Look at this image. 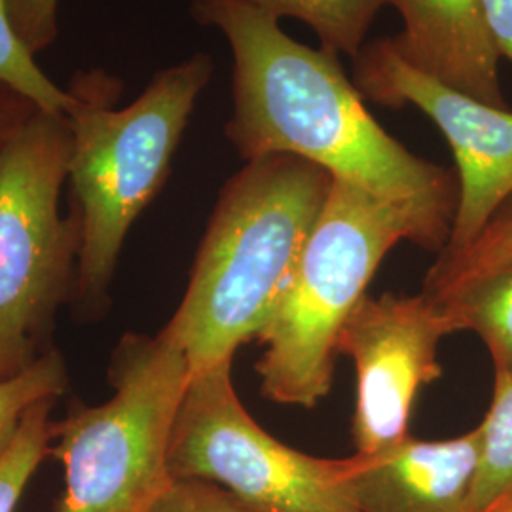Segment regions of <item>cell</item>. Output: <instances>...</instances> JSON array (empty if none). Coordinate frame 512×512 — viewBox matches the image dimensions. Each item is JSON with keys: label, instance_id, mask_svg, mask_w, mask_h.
I'll return each instance as SVG.
<instances>
[{"label": "cell", "instance_id": "6", "mask_svg": "<svg viewBox=\"0 0 512 512\" xmlns=\"http://www.w3.org/2000/svg\"><path fill=\"white\" fill-rule=\"evenodd\" d=\"M69 156V118L44 109L0 154V380L54 348L55 315L74 298L82 224L61 211Z\"/></svg>", "mask_w": 512, "mask_h": 512}, {"label": "cell", "instance_id": "19", "mask_svg": "<svg viewBox=\"0 0 512 512\" xmlns=\"http://www.w3.org/2000/svg\"><path fill=\"white\" fill-rule=\"evenodd\" d=\"M61 0H8V14L19 42L37 57L48 50L59 35Z\"/></svg>", "mask_w": 512, "mask_h": 512}, {"label": "cell", "instance_id": "14", "mask_svg": "<svg viewBox=\"0 0 512 512\" xmlns=\"http://www.w3.org/2000/svg\"><path fill=\"white\" fill-rule=\"evenodd\" d=\"M270 18L308 23L330 54L357 59L366 46L372 21L395 0H245Z\"/></svg>", "mask_w": 512, "mask_h": 512}, {"label": "cell", "instance_id": "7", "mask_svg": "<svg viewBox=\"0 0 512 512\" xmlns=\"http://www.w3.org/2000/svg\"><path fill=\"white\" fill-rule=\"evenodd\" d=\"M232 363L194 374L171 442L173 480L215 484L251 512H361L351 458H315L274 439L239 401Z\"/></svg>", "mask_w": 512, "mask_h": 512}, {"label": "cell", "instance_id": "9", "mask_svg": "<svg viewBox=\"0 0 512 512\" xmlns=\"http://www.w3.org/2000/svg\"><path fill=\"white\" fill-rule=\"evenodd\" d=\"M452 332L439 302L425 293L365 296L351 311L336 353L357 370L355 454H378L410 437L416 397L442 376L439 344Z\"/></svg>", "mask_w": 512, "mask_h": 512}, {"label": "cell", "instance_id": "3", "mask_svg": "<svg viewBox=\"0 0 512 512\" xmlns=\"http://www.w3.org/2000/svg\"><path fill=\"white\" fill-rule=\"evenodd\" d=\"M213 73V59L194 54L154 74L126 107H116L124 92L118 76L99 69L71 76L65 88L71 126L67 184L69 205L82 224L74 298L86 315L107 308L129 230L167 183Z\"/></svg>", "mask_w": 512, "mask_h": 512}, {"label": "cell", "instance_id": "23", "mask_svg": "<svg viewBox=\"0 0 512 512\" xmlns=\"http://www.w3.org/2000/svg\"><path fill=\"white\" fill-rule=\"evenodd\" d=\"M505 512H512V509H509V511H505Z\"/></svg>", "mask_w": 512, "mask_h": 512}, {"label": "cell", "instance_id": "2", "mask_svg": "<svg viewBox=\"0 0 512 512\" xmlns=\"http://www.w3.org/2000/svg\"><path fill=\"white\" fill-rule=\"evenodd\" d=\"M334 177L293 154L249 160L224 184L183 300L164 330L192 376L234 361L285 293Z\"/></svg>", "mask_w": 512, "mask_h": 512}, {"label": "cell", "instance_id": "20", "mask_svg": "<svg viewBox=\"0 0 512 512\" xmlns=\"http://www.w3.org/2000/svg\"><path fill=\"white\" fill-rule=\"evenodd\" d=\"M150 512H251L215 484L175 480Z\"/></svg>", "mask_w": 512, "mask_h": 512}, {"label": "cell", "instance_id": "18", "mask_svg": "<svg viewBox=\"0 0 512 512\" xmlns=\"http://www.w3.org/2000/svg\"><path fill=\"white\" fill-rule=\"evenodd\" d=\"M0 80L29 97L38 109L65 112L69 95L65 88L55 86L38 67L35 55L29 54L14 33L8 0H0Z\"/></svg>", "mask_w": 512, "mask_h": 512}, {"label": "cell", "instance_id": "15", "mask_svg": "<svg viewBox=\"0 0 512 512\" xmlns=\"http://www.w3.org/2000/svg\"><path fill=\"white\" fill-rule=\"evenodd\" d=\"M67 385V365L57 348L46 351L16 376L0 380V459L18 437L29 410L44 401H57Z\"/></svg>", "mask_w": 512, "mask_h": 512}, {"label": "cell", "instance_id": "11", "mask_svg": "<svg viewBox=\"0 0 512 512\" xmlns=\"http://www.w3.org/2000/svg\"><path fill=\"white\" fill-rule=\"evenodd\" d=\"M393 6L404 31L391 40L410 65L486 105L509 109L478 0H395Z\"/></svg>", "mask_w": 512, "mask_h": 512}, {"label": "cell", "instance_id": "17", "mask_svg": "<svg viewBox=\"0 0 512 512\" xmlns=\"http://www.w3.org/2000/svg\"><path fill=\"white\" fill-rule=\"evenodd\" d=\"M55 401H44L29 410L21 423L18 437L0 459V512H14L25 486L35 475L38 465L50 454L54 421L50 412Z\"/></svg>", "mask_w": 512, "mask_h": 512}, {"label": "cell", "instance_id": "22", "mask_svg": "<svg viewBox=\"0 0 512 512\" xmlns=\"http://www.w3.org/2000/svg\"><path fill=\"white\" fill-rule=\"evenodd\" d=\"M495 54L512 61V0H478Z\"/></svg>", "mask_w": 512, "mask_h": 512}, {"label": "cell", "instance_id": "10", "mask_svg": "<svg viewBox=\"0 0 512 512\" xmlns=\"http://www.w3.org/2000/svg\"><path fill=\"white\" fill-rule=\"evenodd\" d=\"M480 461L478 427L454 439H408L353 454L351 490L361 512H469Z\"/></svg>", "mask_w": 512, "mask_h": 512}, {"label": "cell", "instance_id": "1", "mask_svg": "<svg viewBox=\"0 0 512 512\" xmlns=\"http://www.w3.org/2000/svg\"><path fill=\"white\" fill-rule=\"evenodd\" d=\"M190 14L219 29L232 48L234 110L224 133L245 162L268 154L304 158L410 211L433 251L448 245L458 211L456 171L391 137L366 109L340 55L296 42L245 0H192Z\"/></svg>", "mask_w": 512, "mask_h": 512}, {"label": "cell", "instance_id": "5", "mask_svg": "<svg viewBox=\"0 0 512 512\" xmlns=\"http://www.w3.org/2000/svg\"><path fill=\"white\" fill-rule=\"evenodd\" d=\"M192 370L160 330L128 332L112 351V397L54 421L50 454L65 467L57 512H150L173 486L169 442Z\"/></svg>", "mask_w": 512, "mask_h": 512}, {"label": "cell", "instance_id": "4", "mask_svg": "<svg viewBox=\"0 0 512 512\" xmlns=\"http://www.w3.org/2000/svg\"><path fill=\"white\" fill-rule=\"evenodd\" d=\"M403 239L433 251L410 211L332 181L293 277L256 338L266 348L256 372L268 401L313 408L329 395L340 330Z\"/></svg>", "mask_w": 512, "mask_h": 512}, {"label": "cell", "instance_id": "13", "mask_svg": "<svg viewBox=\"0 0 512 512\" xmlns=\"http://www.w3.org/2000/svg\"><path fill=\"white\" fill-rule=\"evenodd\" d=\"M480 461L469 512L512 509V372H495L492 404L478 425Z\"/></svg>", "mask_w": 512, "mask_h": 512}, {"label": "cell", "instance_id": "21", "mask_svg": "<svg viewBox=\"0 0 512 512\" xmlns=\"http://www.w3.org/2000/svg\"><path fill=\"white\" fill-rule=\"evenodd\" d=\"M37 110L29 97L0 80V154Z\"/></svg>", "mask_w": 512, "mask_h": 512}, {"label": "cell", "instance_id": "8", "mask_svg": "<svg viewBox=\"0 0 512 512\" xmlns=\"http://www.w3.org/2000/svg\"><path fill=\"white\" fill-rule=\"evenodd\" d=\"M353 84L378 105H414L450 143L459 198L448 245L439 255L467 249L495 211L512 196V110L478 101L410 65L391 38L366 44L353 59Z\"/></svg>", "mask_w": 512, "mask_h": 512}, {"label": "cell", "instance_id": "16", "mask_svg": "<svg viewBox=\"0 0 512 512\" xmlns=\"http://www.w3.org/2000/svg\"><path fill=\"white\" fill-rule=\"evenodd\" d=\"M512 260V196L482 228L475 241L456 255H439L425 275L423 293L439 294L469 277Z\"/></svg>", "mask_w": 512, "mask_h": 512}, {"label": "cell", "instance_id": "12", "mask_svg": "<svg viewBox=\"0 0 512 512\" xmlns=\"http://www.w3.org/2000/svg\"><path fill=\"white\" fill-rule=\"evenodd\" d=\"M429 296L439 302L454 332L473 330L480 336L495 372H512V260Z\"/></svg>", "mask_w": 512, "mask_h": 512}]
</instances>
